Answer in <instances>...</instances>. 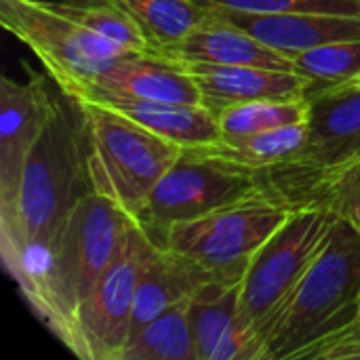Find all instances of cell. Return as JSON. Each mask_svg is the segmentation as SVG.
I'll list each match as a JSON object with an SVG mask.
<instances>
[{
    "mask_svg": "<svg viewBox=\"0 0 360 360\" xmlns=\"http://www.w3.org/2000/svg\"><path fill=\"white\" fill-rule=\"evenodd\" d=\"M89 190L82 110L59 89L51 124L30 152L15 192L0 200V253L57 238L76 200Z\"/></svg>",
    "mask_w": 360,
    "mask_h": 360,
    "instance_id": "6da1fadb",
    "label": "cell"
},
{
    "mask_svg": "<svg viewBox=\"0 0 360 360\" xmlns=\"http://www.w3.org/2000/svg\"><path fill=\"white\" fill-rule=\"evenodd\" d=\"M308 137L283 162L251 173L262 196L287 211H338L360 184V91L310 97Z\"/></svg>",
    "mask_w": 360,
    "mask_h": 360,
    "instance_id": "7a4b0ae2",
    "label": "cell"
},
{
    "mask_svg": "<svg viewBox=\"0 0 360 360\" xmlns=\"http://www.w3.org/2000/svg\"><path fill=\"white\" fill-rule=\"evenodd\" d=\"M133 221L93 190L84 192L68 215L44 297L34 312L65 348L80 304L116 259Z\"/></svg>",
    "mask_w": 360,
    "mask_h": 360,
    "instance_id": "3957f363",
    "label": "cell"
},
{
    "mask_svg": "<svg viewBox=\"0 0 360 360\" xmlns=\"http://www.w3.org/2000/svg\"><path fill=\"white\" fill-rule=\"evenodd\" d=\"M359 302L360 234L340 217L329 245L276 323L264 360H297L314 342L354 323Z\"/></svg>",
    "mask_w": 360,
    "mask_h": 360,
    "instance_id": "277c9868",
    "label": "cell"
},
{
    "mask_svg": "<svg viewBox=\"0 0 360 360\" xmlns=\"http://www.w3.org/2000/svg\"><path fill=\"white\" fill-rule=\"evenodd\" d=\"M338 219L335 211L325 209L291 211L251 257L240 283V319L259 348V360L306 272L329 245Z\"/></svg>",
    "mask_w": 360,
    "mask_h": 360,
    "instance_id": "5b68a950",
    "label": "cell"
},
{
    "mask_svg": "<svg viewBox=\"0 0 360 360\" xmlns=\"http://www.w3.org/2000/svg\"><path fill=\"white\" fill-rule=\"evenodd\" d=\"M76 101L84 120L89 188L137 219L184 148L99 103Z\"/></svg>",
    "mask_w": 360,
    "mask_h": 360,
    "instance_id": "8992f818",
    "label": "cell"
},
{
    "mask_svg": "<svg viewBox=\"0 0 360 360\" xmlns=\"http://www.w3.org/2000/svg\"><path fill=\"white\" fill-rule=\"evenodd\" d=\"M0 23L34 53L63 93L93 82L131 53L63 17L46 0H0Z\"/></svg>",
    "mask_w": 360,
    "mask_h": 360,
    "instance_id": "52a82bcc",
    "label": "cell"
},
{
    "mask_svg": "<svg viewBox=\"0 0 360 360\" xmlns=\"http://www.w3.org/2000/svg\"><path fill=\"white\" fill-rule=\"evenodd\" d=\"M289 215L291 211L259 196L175 224L162 247L194 259L217 278L243 281L251 257Z\"/></svg>",
    "mask_w": 360,
    "mask_h": 360,
    "instance_id": "ba28073f",
    "label": "cell"
},
{
    "mask_svg": "<svg viewBox=\"0 0 360 360\" xmlns=\"http://www.w3.org/2000/svg\"><path fill=\"white\" fill-rule=\"evenodd\" d=\"M146 230L133 221L112 262L80 304L68 350L82 360H122L131 340L133 302L143 259L152 247Z\"/></svg>",
    "mask_w": 360,
    "mask_h": 360,
    "instance_id": "9c48e42d",
    "label": "cell"
},
{
    "mask_svg": "<svg viewBox=\"0 0 360 360\" xmlns=\"http://www.w3.org/2000/svg\"><path fill=\"white\" fill-rule=\"evenodd\" d=\"M259 196L262 192L251 173L215 165L184 150L177 162L158 179L135 221L162 247L167 232L175 224Z\"/></svg>",
    "mask_w": 360,
    "mask_h": 360,
    "instance_id": "30bf717a",
    "label": "cell"
},
{
    "mask_svg": "<svg viewBox=\"0 0 360 360\" xmlns=\"http://www.w3.org/2000/svg\"><path fill=\"white\" fill-rule=\"evenodd\" d=\"M49 78L32 70L21 82L0 78V200L15 192L30 152L57 112L59 91L49 89Z\"/></svg>",
    "mask_w": 360,
    "mask_h": 360,
    "instance_id": "8fae6325",
    "label": "cell"
},
{
    "mask_svg": "<svg viewBox=\"0 0 360 360\" xmlns=\"http://www.w3.org/2000/svg\"><path fill=\"white\" fill-rule=\"evenodd\" d=\"M207 11L249 32L266 46L287 55L291 61L295 55L323 44L360 40V15L240 13L230 8H207Z\"/></svg>",
    "mask_w": 360,
    "mask_h": 360,
    "instance_id": "7c38bea8",
    "label": "cell"
},
{
    "mask_svg": "<svg viewBox=\"0 0 360 360\" xmlns=\"http://www.w3.org/2000/svg\"><path fill=\"white\" fill-rule=\"evenodd\" d=\"M240 283L215 278L188 304L198 360H259L240 319Z\"/></svg>",
    "mask_w": 360,
    "mask_h": 360,
    "instance_id": "4fadbf2b",
    "label": "cell"
},
{
    "mask_svg": "<svg viewBox=\"0 0 360 360\" xmlns=\"http://www.w3.org/2000/svg\"><path fill=\"white\" fill-rule=\"evenodd\" d=\"M68 95L74 99H80V101L99 103V105L133 120L135 124H139L169 141L179 143L181 148L205 146L219 137L217 118L205 105L141 99V97L103 91L93 84H84Z\"/></svg>",
    "mask_w": 360,
    "mask_h": 360,
    "instance_id": "5bb4252c",
    "label": "cell"
},
{
    "mask_svg": "<svg viewBox=\"0 0 360 360\" xmlns=\"http://www.w3.org/2000/svg\"><path fill=\"white\" fill-rule=\"evenodd\" d=\"M217 276L194 259L152 243L135 289L131 338L167 310L190 302ZM224 281V278H221Z\"/></svg>",
    "mask_w": 360,
    "mask_h": 360,
    "instance_id": "9a60e30c",
    "label": "cell"
},
{
    "mask_svg": "<svg viewBox=\"0 0 360 360\" xmlns=\"http://www.w3.org/2000/svg\"><path fill=\"white\" fill-rule=\"evenodd\" d=\"M207 11V8H205ZM184 65H257L268 70H293V61L259 42L249 32L207 11L205 19L196 23L186 36L160 51Z\"/></svg>",
    "mask_w": 360,
    "mask_h": 360,
    "instance_id": "2e32d148",
    "label": "cell"
},
{
    "mask_svg": "<svg viewBox=\"0 0 360 360\" xmlns=\"http://www.w3.org/2000/svg\"><path fill=\"white\" fill-rule=\"evenodd\" d=\"M192 74L200 103L217 116L221 110L255 99H302L308 80L295 70H268L257 65H186Z\"/></svg>",
    "mask_w": 360,
    "mask_h": 360,
    "instance_id": "e0dca14e",
    "label": "cell"
},
{
    "mask_svg": "<svg viewBox=\"0 0 360 360\" xmlns=\"http://www.w3.org/2000/svg\"><path fill=\"white\" fill-rule=\"evenodd\" d=\"M89 84L141 99L202 105L188 68L156 51H131Z\"/></svg>",
    "mask_w": 360,
    "mask_h": 360,
    "instance_id": "ac0fdd59",
    "label": "cell"
},
{
    "mask_svg": "<svg viewBox=\"0 0 360 360\" xmlns=\"http://www.w3.org/2000/svg\"><path fill=\"white\" fill-rule=\"evenodd\" d=\"M308 137V122L245 135V137H217L211 143L184 148L192 152L198 158L211 160L215 165L245 171V173H257L262 169L274 167L283 162L287 156L297 152L302 143Z\"/></svg>",
    "mask_w": 360,
    "mask_h": 360,
    "instance_id": "d6986e66",
    "label": "cell"
},
{
    "mask_svg": "<svg viewBox=\"0 0 360 360\" xmlns=\"http://www.w3.org/2000/svg\"><path fill=\"white\" fill-rule=\"evenodd\" d=\"M127 17H131L146 34L150 49L160 53L181 36H186L196 23H200L207 11L194 0H110Z\"/></svg>",
    "mask_w": 360,
    "mask_h": 360,
    "instance_id": "ffe728a7",
    "label": "cell"
},
{
    "mask_svg": "<svg viewBox=\"0 0 360 360\" xmlns=\"http://www.w3.org/2000/svg\"><path fill=\"white\" fill-rule=\"evenodd\" d=\"M188 304L167 310L139 329L129 340L122 360H198Z\"/></svg>",
    "mask_w": 360,
    "mask_h": 360,
    "instance_id": "44dd1931",
    "label": "cell"
},
{
    "mask_svg": "<svg viewBox=\"0 0 360 360\" xmlns=\"http://www.w3.org/2000/svg\"><path fill=\"white\" fill-rule=\"evenodd\" d=\"M312 103L302 99H255L236 103L221 110L215 118L219 124V137H245L266 133L300 122H308Z\"/></svg>",
    "mask_w": 360,
    "mask_h": 360,
    "instance_id": "7402d4cb",
    "label": "cell"
},
{
    "mask_svg": "<svg viewBox=\"0 0 360 360\" xmlns=\"http://www.w3.org/2000/svg\"><path fill=\"white\" fill-rule=\"evenodd\" d=\"M57 13L86 27L89 32L127 49L152 51L139 25L110 0H46Z\"/></svg>",
    "mask_w": 360,
    "mask_h": 360,
    "instance_id": "603a6c76",
    "label": "cell"
},
{
    "mask_svg": "<svg viewBox=\"0 0 360 360\" xmlns=\"http://www.w3.org/2000/svg\"><path fill=\"white\" fill-rule=\"evenodd\" d=\"M293 70L308 80L306 97L333 91L360 74V40L331 42L293 57Z\"/></svg>",
    "mask_w": 360,
    "mask_h": 360,
    "instance_id": "cb8c5ba5",
    "label": "cell"
},
{
    "mask_svg": "<svg viewBox=\"0 0 360 360\" xmlns=\"http://www.w3.org/2000/svg\"><path fill=\"white\" fill-rule=\"evenodd\" d=\"M202 8L240 13H340L360 15L359 0H194Z\"/></svg>",
    "mask_w": 360,
    "mask_h": 360,
    "instance_id": "d4e9b609",
    "label": "cell"
},
{
    "mask_svg": "<svg viewBox=\"0 0 360 360\" xmlns=\"http://www.w3.org/2000/svg\"><path fill=\"white\" fill-rule=\"evenodd\" d=\"M360 359V321L314 342L297 360H356Z\"/></svg>",
    "mask_w": 360,
    "mask_h": 360,
    "instance_id": "484cf974",
    "label": "cell"
},
{
    "mask_svg": "<svg viewBox=\"0 0 360 360\" xmlns=\"http://www.w3.org/2000/svg\"><path fill=\"white\" fill-rule=\"evenodd\" d=\"M342 219H346L356 232L360 234V184L354 186L346 196L344 200L340 202L338 211H335Z\"/></svg>",
    "mask_w": 360,
    "mask_h": 360,
    "instance_id": "4316f807",
    "label": "cell"
},
{
    "mask_svg": "<svg viewBox=\"0 0 360 360\" xmlns=\"http://www.w3.org/2000/svg\"><path fill=\"white\" fill-rule=\"evenodd\" d=\"M340 89H352V91H360V74L359 76H354L350 82H346L344 86H340Z\"/></svg>",
    "mask_w": 360,
    "mask_h": 360,
    "instance_id": "83f0119b",
    "label": "cell"
},
{
    "mask_svg": "<svg viewBox=\"0 0 360 360\" xmlns=\"http://www.w3.org/2000/svg\"><path fill=\"white\" fill-rule=\"evenodd\" d=\"M359 321H360V302H359Z\"/></svg>",
    "mask_w": 360,
    "mask_h": 360,
    "instance_id": "f1b7e54d",
    "label": "cell"
},
{
    "mask_svg": "<svg viewBox=\"0 0 360 360\" xmlns=\"http://www.w3.org/2000/svg\"><path fill=\"white\" fill-rule=\"evenodd\" d=\"M359 4H360V0H359Z\"/></svg>",
    "mask_w": 360,
    "mask_h": 360,
    "instance_id": "f546056e",
    "label": "cell"
}]
</instances>
